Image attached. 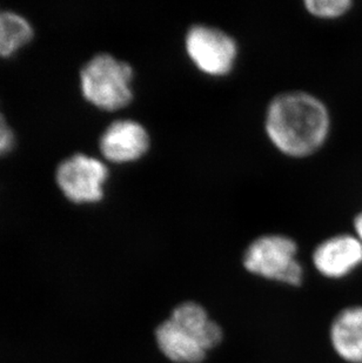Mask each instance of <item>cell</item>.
<instances>
[{
    "mask_svg": "<svg viewBox=\"0 0 362 363\" xmlns=\"http://www.w3.org/2000/svg\"><path fill=\"white\" fill-rule=\"evenodd\" d=\"M265 130L281 153L304 158L314 155L326 144L331 130V112L312 93H281L267 107Z\"/></svg>",
    "mask_w": 362,
    "mask_h": 363,
    "instance_id": "6da1fadb",
    "label": "cell"
},
{
    "mask_svg": "<svg viewBox=\"0 0 362 363\" xmlns=\"http://www.w3.org/2000/svg\"><path fill=\"white\" fill-rule=\"evenodd\" d=\"M133 77L128 62L109 53H99L80 71L82 96L99 110H121L133 99Z\"/></svg>",
    "mask_w": 362,
    "mask_h": 363,
    "instance_id": "7a4b0ae2",
    "label": "cell"
},
{
    "mask_svg": "<svg viewBox=\"0 0 362 363\" xmlns=\"http://www.w3.org/2000/svg\"><path fill=\"white\" fill-rule=\"evenodd\" d=\"M297 254V245L293 239L268 234L256 238L248 245L243 253V264L251 274L297 287L304 281V268Z\"/></svg>",
    "mask_w": 362,
    "mask_h": 363,
    "instance_id": "3957f363",
    "label": "cell"
},
{
    "mask_svg": "<svg viewBox=\"0 0 362 363\" xmlns=\"http://www.w3.org/2000/svg\"><path fill=\"white\" fill-rule=\"evenodd\" d=\"M188 58L202 73L212 77L229 74L236 65L238 44L232 35L211 25L195 24L185 35Z\"/></svg>",
    "mask_w": 362,
    "mask_h": 363,
    "instance_id": "277c9868",
    "label": "cell"
},
{
    "mask_svg": "<svg viewBox=\"0 0 362 363\" xmlns=\"http://www.w3.org/2000/svg\"><path fill=\"white\" fill-rule=\"evenodd\" d=\"M109 177L106 164L82 153L62 160L55 171L59 189L66 199L77 205L102 201Z\"/></svg>",
    "mask_w": 362,
    "mask_h": 363,
    "instance_id": "5b68a950",
    "label": "cell"
},
{
    "mask_svg": "<svg viewBox=\"0 0 362 363\" xmlns=\"http://www.w3.org/2000/svg\"><path fill=\"white\" fill-rule=\"evenodd\" d=\"M312 261L324 278L341 280L361 267L362 242L354 233L335 234L315 247Z\"/></svg>",
    "mask_w": 362,
    "mask_h": 363,
    "instance_id": "8992f818",
    "label": "cell"
},
{
    "mask_svg": "<svg viewBox=\"0 0 362 363\" xmlns=\"http://www.w3.org/2000/svg\"><path fill=\"white\" fill-rule=\"evenodd\" d=\"M150 146L146 127L132 119L113 121L100 135L99 148L104 158L114 164L137 162Z\"/></svg>",
    "mask_w": 362,
    "mask_h": 363,
    "instance_id": "52a82bcc",
    "label": "cell"
},
{
    "mask_svg": "<svg viewBox=\"0 0 362 363\" xmlns=\"http://www.w3.org/2000/svg\"><path fill=\"white\" fill-rule=\"evenodd\" d=\"M329 342L344 362L362 363V305L345 307L334 316Z\"/></svg>",
    "mask_w": 362,
    "mask_h": 363,
    "instance_id": "ba28073f",
    "label": "cell"
},
{
    "mask_svg": "<svg viewBox=\"0 0 362 363\" xmlns=\"http://www.w3.org/2000/svg\"><path fill=\"white\" fill-rule=\"evenodd\" d=\"M155 342L165 357L175 363H202L207 350L190 333L173 323L165 320L155 329Z\"/></svg>",
    "mask_w": 362,
    "mask_h": 363,
    "instance_id": "9c48e42d",
    "label": "cell"
},
{
    "mask_svg": "<svg viewBox=\"0 0 362 363\" xmlns=\"http://www.w3.org/2000/svg\"><path fill=\"white\" fill-rule=\"evenodd\" d=\"M168 319L194 336L207 352L218 347L224 337L221 327L209 318L207 311L198 302L179 303Z\"/></svg>",
    "mask_w": 362,
    "mask_h": 363,
    "instance_id": "30bf717a",
    "label": "cell"
},
{
    "mask_svg": "<svg viewBox=\"0 0 362 363\" xmlns=\"http://www.w3.org/2000/svg\"><path fill=\"white\" fill-rule=\"evenodd\" d=\"M31 23L13 11L0 10V57L16 55L33 39Z\"/></svg>",
    "mask_w": 362,
    "mask_h": 363,
    "instance_id": "8fae6325",
    "label": "cell"
},
{
    "mask_svg": "<svg viewBox=\"0 0 362 363\" xmlns=\"http://www.w3.org/2000/svg\"><path fill=\"white\" fill-rule=\"evenodd\" d=\"M306 10L322 19H336L352 11L353 1L351 0H306Z\"/></svg>",
    "mask_w": 362,
    "mask_h": 363,
    "instance_id": "7c38bea8",
    "label": "cell"
},
{
    "mask_svg": "<svg viewBox=\"0 0 362 363\" xmlns=\"http://www.w3.org/2000/svg\"><path fill=\"white\" fill-rule=\"evenodd\" d=\"M16 138L13 130L7 123L6 119L0 111V155H6L13 148Z\"/></svg>",
    "mask_w": 362,
    "mask_h": 363,
    "instance_id": "4fadbf2b",
    "label": "cell"
},
{
    "mask_svg": "<svg viewBox=\"0 0 362 363\" xmlns=\"http://www.w3.org/2000/svg\"><path fill=\"white\" fill-rule=\"evenodd\" d=\"M353 233L356 234L362 242V209L353 219Z\"/></svg>",
    "mask_w": 362,
    "mask_h": 363,
    "instance_id": "5bb4252c",
    "label": "cell"
}]
</instances>
